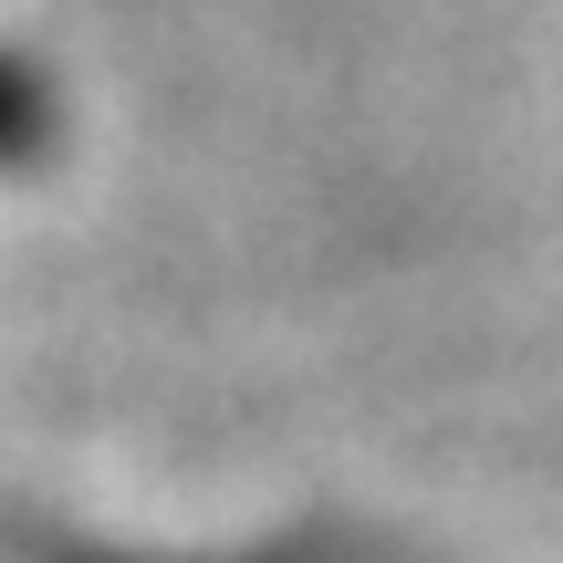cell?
Masks as SVG:
<instances>
[{
	"mask_svg": "<svg viewBox=\"0 0 563 563\" xmlns=\"http://www.w3.org/2000/svg\"><path fill=\"white\" fill-rule=\"evenodd\" d=\"M32 146H42V95L0 63V157H32Z\"/></svg>",
	"mask_w": 563,
	"mask_h": 563,
	"instance_id": "obj_1",
	"label": "cell"
}]
</instances>
